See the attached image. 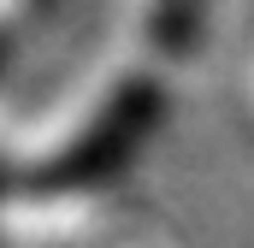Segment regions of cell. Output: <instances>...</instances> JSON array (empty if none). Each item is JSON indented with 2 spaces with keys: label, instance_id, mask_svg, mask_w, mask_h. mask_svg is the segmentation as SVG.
I'll use <instances>...</instances> for the list:
<instances>
[{
  "label": "cell",
  "instance_id": "cell-2",
  "mask_svg": "<svg viewBox=\"0 0 254 248\" xmlns=\"http://www.w3.org/2000/svg\"><path fill=\"white\" fill-rule=\"evenodd\" d=\"M195 6L201 0H154V36L178 54V48H190L195 36Z\"/></svg>",
  "mask_w": 254,
  "mask_h": 248
},
{
  "label": "cell",
  "instance_id": "cell-1",
  "mask_svg": "<svg viewBox=\"0 0 254 248\" xmlns=\"http://www.w3.org/2000/svg\"><path fill=\"white\" fill-rule=\"evenodd\" d=\"M154 119H160V89H154L148 77L113 83V89L101 95V107L77 124V130L60 142V154L36 172V184L60 189V184H95V178L119 172V166L130 160V148L154 130Z\"/></svg>",
  "mask_w": 254,
  "mask_h": 248
}]
</instances>
